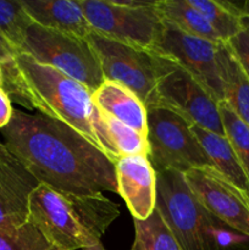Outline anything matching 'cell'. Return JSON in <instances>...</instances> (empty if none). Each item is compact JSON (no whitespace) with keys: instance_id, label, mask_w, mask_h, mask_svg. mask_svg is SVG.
<instances>
[{"instance_id":"1","label":"cell","mask_w":249,"mask_h":250,"mask_svg":"<svg viewBox=\"0 0 249 250\" xmlns=\"http://www.w3.org/2000/svg\"><path fill=\"white\" fill-rule=\"evenodd\" d=\"M0 131L7 150L41 185L78 195L117 193L114 161L72 127L14 109Z\"/></svg>"},{"instance_id":"2","label":"cell","mask_w":249,"mask_h":250,"mask_svg":"<svg viewBox=\"0 0 249 250\" xmlns=\"http://www.w3.org/2000/svg\"><path fill=\"white\" fill-rule=\"evenodd\" d=\"M0 70L1 88L11 102L72 127L116 164L120 158L110 143L93 93L85 85L24 53Z\"/></svg>"},{"instance_id":"3","label":"cell","mask_w":249,"mask_h":250,"mask_svg":"<svg viewBox=\"0 0 249 250\" xmlns=\"http://www.w3.org/2000/svg\"><path fill=\"white\" fill-rule=\"evenodd\" d=\"M28 221L59 250L97 246L119 217V205L103 194L59 192L39 183L29 197Z\"/></svg>"},{"instance_id":"4","label":"cell","mask_w":249,"mask_h":250,"mask_svg":"<svg viewBox=\"0 0 249 250\" xmlns=\"http://www.w3.org/2000/svg\"><path fill=\"white\" fill-rule=\"evenodd\" d=\"M155 209L183 250H249V237L210 214L182 173L156 171Z\"/></svg>"},{"instance_id":"5","label":"cell","mask_w":249,"mask_h":250,"mask_svg":"<svg viewBox=\"0 0 249 250\" xmlns=\"http://www.w3.org/2000/svg\"><path fill=\"white\" fill-rule=\"evenodd\" d=\"M92 31L111 41L153 51L164 32L156 1L78 0Z\"/></svg>"},{"instance_id":"6","label":"cell","mask_w":249,"mask_h":250,"mask_svg":"<svg viewBox=\"0 0 249 250\" xmlns=\"http://www.w3.org/2000/svg\"><path fill=\"white\" fill-rule=\"evenodd\" d=\"M160 107L176 112L190 125L225 136L219 103L183 66L167 56L151 53Z\"/></svg>"},{"instance_id":"7","label":"cell","mask_w":249,"mask_h":250,"mask_svg":"<svg viewBox=\"0 0 249 250\" xmlns=\"http://www.w3.org/2000/svg\"><path fill=\"white\" fill-rule=\"evenodd\" d=\"M21 53L42 65L56 68L94 93L104 83L99 59L87 38L71 36L32 23Z\"/></svg>"},{"instance_id":"8","label":"cell","mask_w":249,"mask_h":250,"mask_svg":"<svg viewBox=\"0 0 249 250\" xmlns=\"http://www.w3.org/2000/svg\"><path fill=\"white\" fill-rule=\"evenodd\" d=\"M148 159L155 171L185 173L194 168L212 167L192 131V125L163 107L148 109Z\"/></svg>"},{"instance_id":"9","label":"cell","mask_w":249,"mask_h":250,"mask_svg":"<svg viewBox=\"0 0 249 250\" xmlns=\"http://www.w3.org/2000/svg\"><path fill=\"white\" fill-rule=\"evenodd\" d=\"M87 39L99 59L105 80L128 88L146 109L160 107L151 53L111 41L93 31Z\"/></svg>"},{"instance_id":"10","label":"cell","mask_w":249,"mask_h":250,"mask_svg":"<svg viewBox=\"0 0 249 250\" xmlns=\"http://www.w3.org/2000/svg\"><path fill=\"white\" fill-rule=\"evenodd\" d=\"M195 199L216 219L249 237V197L212 167L182 173Z\"/></svg>"},{"instance_id":"11","label":"cell","mask_w":249,"mask_h":250,"mask_svg":"<svg viewBox=\"0 0 249 250\" xmlns=\"http://www.w3.org/2000/svg\"><path fill=\"white\" fill-rule=\"evenodd\" d=\"M164 32L158 45L150 53L167 56L189 71L217 103L224 100V90L217 67L220 43L185 33L164 22Z\"/></svg>"},{"instance_id":"12","label":"cell","mask_w":249,"mask_h":250,"mask_svg":"<svg viewBox=\"0 0 249 250\" xmlns=\"http://www.w3.org/2000/svg\"><path fill=\"white\" fill-rule=\"evenodd\" d=\"M38 186V181L0 142V229L15 231L28 222L29 197Z\"/></svg>"},{"instance_id":"13","label":"cell","mask_w":249,"mask_h":250,"mask_svg":"<svg viewBox=\"0 0 249 250\" xmlns=\"http://www.w3.org/2000/svg\"><path fill=\"white\" fill-rule=\"evenodd\" d=\"M116 168L117 194L124 200L132 217L146 220L156 207V171L146 155L120 158Z\"/></svg>"},{"instance_id":"14","label":"cell","mask_w":249,"mask_h":250,"mask_svg":"<svg viewBox=\"0 0 249 250\" xmlns=\"http://www.w3.org/2000/svg\"><path fill=\"white\" fill-rule=\"evenodd\" d=\"M22 5L39 26L80 38L92 33L78 0H22Z\"/></svg>"},{"instance_id":"15","label":"cell","mask_w":249,"mask_h":250,"mask_svg":"<svg viewBox=\"0 0 249 250\" xmlns=\"http://www.w3.org/2000/svg\"><path fill=\"white\" fill-rule=\"evenodd\" d=\"M98 109L146 137L148 109L132 90L112 81H104L93 93Z\"/></svg>"},{"instance_id":"16","label":"cell","mask_w":249,"mask_h":250,"mask_svg":"<svg viewBox=\"0 0 249 250\" xmlns=\"http://www.w3.org/2000/svg\"><path fill=\"white\" fill-rule=\"evenodd\" d=\"M192 131L209 158L212 168L249 197V180L228 139L194 125L192 126Z\"/></svg>"},{"instance_id":"17","label":"cell","mask_w":249,"mask_h":250,"mask_svg":"<svg viewBox=\"0 0 249 250\" xmlns=\"http://www.w3.org/2000/svg\"><path fill=\"white\" fill-rule=\"evenodd\" d=\"M217 67L224 90V100L232 111L249 126V80L227 43L217 46Z\"/></svg>"},{"instance_id":"18","label":"cell","mask_w":249,"mask_h":250,"mask_svg":"<svg viewBox=\"0 0 249 250\" xmlns=\"http://www.w3.org/2000/svg\"><path fill=\"white\" fill-rule=\"evenodd\" d=\"M156 7L165 23L198 38L224 43L211 24L188 0H158Z\"/></svg>"},{"instance_id":"19","label":"cell","mask_w":249,"mask_h":250,"mask_svg":"<svg viewBox=\"0 0 249 250\" xmlns=\"http://www.w3.org/2000/svg\"><path fill=\"white\" fill-rule=\"evenodd\" d=\"M133 225L131 250H183L156 209L146 220L133 219Z\"/></svg>"},{"instance_id":"20","label":"cell","mask_w":249,"mask_h":250,"mask_svg":"<svg viewBox=\"0 0 249 250\" xmlns=\"http://www.w3.org/2000/svg\"><path fill=\"white\" fill-rule=\"evenodd\" d=\"M188 2L207 19L224 43L228 42L243 29L239 15L233 9L231 1L188 0Z\"/></svg>"},{"instance_id":"21","label":"cell","mask_w":249,"mask_h":250,"mask_svg":"<svg viewBox=\"0 0 249 250\" xmlns=\"http://www.w3.org/2000/svg\"><path fill=\"white\" fill-rule=\"evenodd\" d=\"M100 111V110H99ZM102 114L103 124L106 129L107 137L119 158L131 155H146L149 154V146L146 137L142 136L131 127L117 121L109 115Z\"/></svg>"},{"instance_id":"22","label":"cell","mask_w":249,"mask_h":250,"mask_svg":"<svg viewBox=\"0 0 249 250\" xmlns=\"http://www.w3.org/2000/svg\"><path fill=\"white\" fill-rule=\"evenodd\" d=\"M33 23L24 10L22 0H0V32L21 53L27 29Z\"/></svg>"},{"instance_id":"23","label":"cell","mask_w":249,"mask_h":250,"mask_svg":"<svg viewBox=\"0 0 249 250\" xmlns=\"http://www.w3.org/2000/svg\"><path fill=\"white\" fill-rule=\"evenodd\" d=\"M225 137L228 139L249 180V126L244 124L225 102L219 103Z\"/></svg>"},{"instance_id":"24","label":"cell","mask_w":249,"mask_h":250,"mask_svg":"<svg viewBox=\"0 0 249 250\" xmlns=\"http://www.w3.org/2000/svg\"><path fill=\"white\" fill-rule=\"evenodd\" d=\"M0 250H59L51 246L32 222L15 231L0 229Z\"/></svg>"},{"instance_id":"25","label":"cell","mask_w":249,"mask_h":250,"mask_svg":"<svg viewBox=\"0 0 249 250\" xmlns=\"http://www.w3.org/2000/svg\"><path fill=\"white\" fill-rule=\"evenodd\" d=\"M226 43L249 80V32L242 29L237 36Z\"/></svg>"},{"instance_id":"26","label":"cell","mask_w":249,"mask_h":250,"mask_svg":"<svg viewBox=\"0 0 249 250\" xmlns=\"http://www.w3.org/2000/svg\"><path fill=\"white\" fill-rule=\"evenodd\" d=\"M19 54L20 51L0 32V67L12 62Z\"/></svg>"},{"instance_id":"27","label":"cell","mask_w":249,"mask_h":250,"mask_svg":"<svg viewBox=\"0 0 249 250\" xmlns=\"http://www.w3.org/2000/svg\"><path fill=\"white\" fill-rule=\"evenodd\" d=\"M12 112H14V109H12L11 100L7 93L0 87V129L7 126L12 117Z\"/></svg>"},{"instance_id":"28","label":"cell","mask_w":249,"mask_h":250,"mask_svg":"<svg viewBox=\"0 0 249 250\" xmlns=\"http://www.w3.org/2000/svg\"><path fill=\"white\" fill-rule=\"evenodd\" d=\"M232 6L236 10L237 14L239 15V19H241V23L243 29L249 32V0L242 2H234L231 1Z\"/></svg>"},{"instance_id":"29","label":"cell","mask_w":249,"mask_h":250,"mask_svg":"<svg viewBox=\"0 0 249 250\" xmlns=\"http://www.w3.org/2000/svg\"><path fill=\"white\" fill-rule=\"evenodd\" d=\"M83 250H106L104 248V246H103L102 243L97 244V246H93V247H89V248H85Z\"/></svg>"},{"instance_id":"30","label":"cell","mask_w":249,"mask_h":250,"mask_svg":"<svg viewBox=\"0 0 249 250\" xmlns=\"http://www.w3.org/2000/svg\"><path fill=\"white\" fill-rule=\"evenodd\" d=\"M0 87H2V75H1V70H0Z\"/></svg>"}]
</instances>
